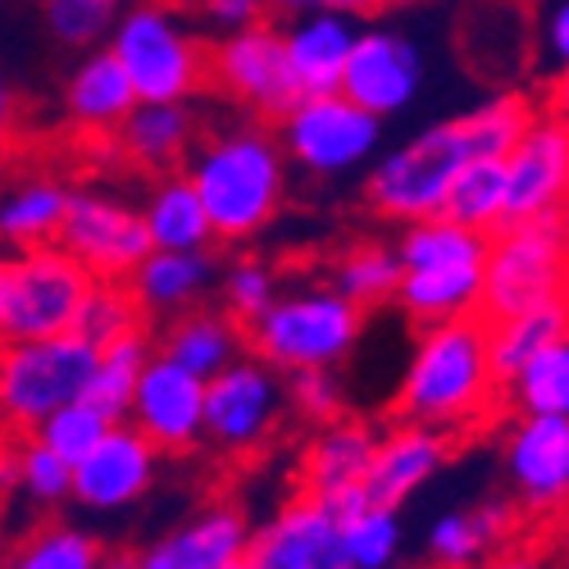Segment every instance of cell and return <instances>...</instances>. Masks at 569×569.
<instances>
[{"instance_id":"cell-9","label":"cell","mask_w":569,"mask_h":569,"mask_svg":"<svg viewBox=\"0 0 569 569\" xmlns=\"http://www.w3.org/2000/svg\"><path fill=\"white\" fill-rule=\"evenodd\" d=\"M288 415V373H278L251 351L206 378V447L228 460L260 456Z\"/></svg>"},{"instance_id":"cell-1","label":"cell","mask_w":569,"mask_h":569,"mask_svg":"<svg viewBox=\"0 0 569 569\" xmlns=\"http://www.w3.org/2000/svg\"><path fill=\"white\" fill-rule=\"evenodd\" d=\"M182 173L197 187L214 228V242L223 247H247L260 232H269L282 206H288V187H292L288 151H282L278 132L264 119L201 132Z\"/></svg>"},{"instance_id":"cell-48","label":"cell","mask_w":569,"mask_h":569,"mask_svg":"<svg viewBox=\"0 0 569 569\" xmlns=\"http://www.w3.org/2000/svg\"><path fill=\"white\" fill-rule=\"evenodd\" d=\"M269 10H278L282 19H297V14H342V19H369L378 6L373 0H269Z\"/></svg>"},{"instance_id":"cell-33","label":"cell","mask_w":569,"mask_h":569,"mask_svg":"<svg viewBox=\"0 0 569 569\" xmlns=\"http://www.w3.org/2000/svg\"><path fill=\"white\" fill-rule=\"evenodd\" d=\"M560 338H569V301H551V306H533V310L510 315V319H492L488 323V356H492L497 378L506 383L510 373H519L538 351L556 347Z\"/></svg>"},{"instance_id":"cell-4","label":"cell","mask_w":569,"mask_h":569,"mask_svg":"<svg viewBox=\"0 0 569 569\" xmlns=\"http://www.w3.org/2000/svg\"><path fill=\"white\" fill-rule=\"evenodd\" d=\"M106 46L123 64L137 101H197L210 87V41L169 0L123 6Z\"/></svg>"},{"instance_id":"cell-45","label":"cell","mask_w":569,"mask_h":569,"mask_svg":"<svg viewBox=\"0 0 569 569\" xmlns=\"http://www.w3.org/2000/svg\"><path fill=\"white\" fill-rule=\"evenodd\" d=\"M347 378L342 369H297L288 373V410L310 423V429H319V423L347 415Z\"/></svg>"},{"instance_id":"cell-53","label":"cell","mask_w":569,"mask_h":569,"mask_svg":"<svg viewBox=\"0 0 569 569\" xmlns=\"http://www.w3.org/2000/svg\"><path fill=\"white\" fill-rule=\"evenodd\" d=\"M6 278H10V256L0 251V342H6Z\"/></svg>"},{"instance_id":"cell-43","label":"cell","mask_w":569,"mask_h":569,"mask_svg":"<svg viewBox=\"0 0 569 569\" xmlns=\"http://www.w3.org/2000/svg\"><path fill=\"white\" fill-rule=\"evenodd\" d=\"M32 510H56L73 501V465L37 438H19V497Z\"/></svg>"},{"instance_id":"cell-54","label":"cell","mask_w":569,"mask_h":569,"mask_svg":"<svg viewBox=\"0 0 569 569\" xmlns=\"http://www.w3.org/2000/svg\"><path fill=\"white\" fill-rule=\"evenodd\" d=\"M10 506L0 501V560H6V551H10V515H6Z\"/></svg>"},{"instance_id":"cell-24","label":"cell","mask_w":569,"mask_h":569,"mask_svg":"<svg viewBox=\"0 0 569 569\" xmlns=\"http://www.w3.org/2000/svg\"><path fill=\"white\" fill-rule=\"evenodd\" d=\"M128 292L147 323H169L219 292L214 251H151L128 278Z\"/></svg>"},{"instance_id":"cell-22","label":"cell","mask_w":569,"mask_h":569,"mask_svg":"<svg viewBox=\"0 0 569 569\" xmlns=\"http://www.w3.org/2000/svg\"><path fill=\"white\" fill-rule=\"evenodd\" d=\"M519 506L510 497H483L473 506H451L423 529V556L433 569H479L515 542Z\"/></svg>"},{"instance_id":"cell-25","label":"cell","mask_w":569,"mask_h":569,"mask_svg":"<svg viewBox=\"0 0 569 569\" xmlns=\"http://www.w3.org/2000/svg\"><path fill=\"white\" fill-rule=\"evenodd\" d=\"M110 141L114 156L141 173H178L201 141V119L192 101H141Z\"/></svg>"},{"instance_id":"cell-19","label":"cell","mask_w":569,"mask_h":569,"mask_svg":"<svg viewBox=\"0 0 569 569\" xmlns=\"http://www.w3.org/2000/svg\"><path fill=\"white\" fill-rule=\"evenodd\" d=\"M501 164H506V187H510V219L565 214V206H569V123L538 110Z\"/></svg>"},{"instance_id":"cell-10","label":"cell","mask_w":569,"mask_h":569,"mask_svg":"<svg viewBox=\"0 0 569 569\" xmlns=\"http://www.w3.org/2000/svg\"><path fill=\"white\" fill-rule=\"evenodd\" d=\"M91 282L97 278H91L60 242L14 251L10 278H6V342L73 333Z\"/></svg>"},{"instance_id":"cell-8","label":"cell","mask_w":569,"mask_h":569,"mask_svg":"<svg viewBox=\"0 0 569 569\" xmlns=\"http://www.w3.org/2000/svg\"><path fill=\"white\" fill-rule=\"evenodd\" d=\"M273 132L288 151V164L323 182L369 169L383 151V119L360 110L342 91L297 97L288 114L273 119Z\"/></svg>"},{"instance_id":"cell-26","label":"cell","mask_w":569,"mask_h":569,"mask_svg":"<svg viewBox=\"0 0 569 569\" xmlns=\"http://www.w3.org/2000/svg\"><path fill=\"white\" fill-rule=\"evenodd\" d=\"M73 201V182L51 169H28L0 187V251H32L60 242V228Z\"/></svg>"},{"instance_id":"cell-36","label":"cell","mask_w":569,"mask_h":569,"mask_svg":"<svg viewBox=\"0 0 569 569\" xmlns=\"http://www.w3.org/2000/svg\"><path fill=\"white\" fill-rule=\"evenodd\" d=\"M447 219L473 228V232H497L510 223V187H506V164L501 160H469L442 206Z\"/></svg>"},{"instance_id":"cell-29","label":"cell","mask_w":569,"mask_h":569,"mask_svg":"<svg viewBox=\"0 0 569 569\" xmlns=\"http://www.w3.org/2000/svg\"><path fill=\"white\" fill-rule=\"evenodd\" d=\"M392 306L419 323H451L473 319L483 306V264H433V269H401V288Z\"/></svg>"},{"instance_id":"cell-11","label":"cell","mask_w":569,"mask_h":569,"mask_svg":"<svg viewBox=\"0 0 569 569\" xmlns=\"http://www.w3.org/2000/svg\"><path fill=\"white\" fill-rule=\"evenodd\" d=\"M60 247L106 282H128L132 269L151 256L141 206L114 187H73V201L60 228Z\"/></svg>"},{"instance_id":"cell-38","label":"cell","mask_w":569,"mask_h":569,"mask_svg":"<svg viewBox=\"0 0 569 569\" xmlns=\"http://www.w3.org/2000/svg\"><path fill=\"white\" fill-rule=\"evenodd\" d=\"M533 114H538V106L525 97V91H497V97H483L479 106H469L456 119L469 137L473 160H506V151L525 137Z\"/></svg>"},{"instance_id":"cell-6","label":"cell","mask_w":569,"mask_h":569,"mask_svg":"<svg viewBox=\"0 0 569 569\" xmlns=\"http://www.w3.org/2000/svg\"><path fill=\"white\" fill-rule=\"evenodd\" d=\"M569 301V228L565 214L510 219L488 237L479 319H510L533 306Z\"/></svg>"},{"instance_id":"cell-21","label":"cell","mask_w":569,"mask_h":569,"mask_svg":"<svg viewBox=\"0 0 569 569\" xmlns=\"http://www.w3.org/2000/svg\"><path fill=\"white\" fill-rule=\"evenodd\" d=\"M451 442L456 438L429 429V423H410V419L388 423V429L378 433V451H373L369 479H365L369 501L406 510L447 469Z\"/></svg>"},{"instance_id":"cell-28","label":"cell","mask_w":569,"mask_h":569,"mask_svg":"<svg viewBox=\"0 0 569 569\" xmlns=\"http://www.w3.org/2000/svg\"><path fill=\"white\" fill-rule=\"evenodd\" d=\"M156 351L182 369H192L197 378H214L232 360H242L251 347H247V323H237L223 306H197L160 323Z\"/></svg>"},{"instance_id":"cell-15","label":"cell","mask_w":569,"mask_h":569,"mask_svg":"<svg viewBox=\"0 0 569 569\" xmlns=\"http://www.w3.org/2000/svg\"><path fill=\"white\" fill-rule=\"evenodd\" d=\"M123 419L164 456L197 451L206 447V378L156 351L137 378Z\"/></svg>"},{"instance_id":"cell-42","label":"cell","mask_w":569,"mask_h":569,"mask_svg":"<svg viewBox=\"0 0 569 569\" xmlns=\"http://www.w3.org/2000/svg\"><path fill=\"white\" fill-rule=\"evenodd\" d=\"M137 328H147V319H141L132 292H128V282H106L97 278L91 282V292L78 310V323H73V333H82L91 347H110L128 333H137Z\"/></svg>"},{"instance_id":"cell-60","label":"cell","mask_w":569,"mask_h":569,"mask_svg":"<svg viewBox=\"0 0 569 569\" xmlns=\"http://www.w3.org/2000/svg\"><path fill=\"white\" fill-rule=\"evenodd\" d=\"M123 6H132V0H123Z\"/></svg>"},{"instance_id":"cell-61","label":"cell","mask_w":569,"mask_h":569,"mask_svg":"<svg viewBox=\"0 0 569 569\" xmlns=\"http://www.w3.org/2000/svg\"><path fill=\"white\" fill-rule=\"evenodd\" d=\"M37 6H46V0H37Z\"/></svg>"},{"instance_id":"cell-20","label":"cell","mask_w":569,"mask_h":569,"mask_svg":"<svg viewBox=\"0 0 569 569\" xmlns=\"http://www.w3.org/2000/svg\"><path fill=\"white\" fill-rule=\"evenodd\" d=\"M251 515L232 501H214L182 519L156 542L132 551L137 569H237L251 542Z\"/></svg>"},{"instance_id":"cell-57","label":"cell","mask_w":569,"mask_h":569,"mask_svg":"<svg viewBox=\"0 0 569 569\" xmlns=\"http://www.w3.org/2000/svg\"><path fill=\"white\" fill-rule=\"evenodd\" d=\"M10 442V429H6V419H0V447H6Z\"/></svg>"},{"instance_id":"cell-50","label":"cell","mask_w":569,"mask_h":569,"mask_svg":"<svg viewBox=\"0 0 569 569\" xmlns=\"http://www.w3.org/2000/svg\"><path fill=\"white\" fill-rule=\"evenodd\" d=\"M19 497V438H10L0 447V501H14Z\"/></svg>"},{"instance_id":"cell-49","label":"cell","mask_w":569,"mask_h":569,"mask_svg":"<svg viewBox=\"0 0 569 569\" xmlns=\"http://www.w3.org/2000/svg\"><path fill=\"white\" fill-rule=\"evenodd\" d=\"M479 569H551V560L542 556V551H533V547H506V551H497L488 565H479Z\"/></svg>"},{"instance_id":"cell-37","label":"cell","mask_w":569,"mask_h":569,"mask_svg":"<svg viewBox=\"0 0 569 569\" xmlns=\"http://www.w3.org/2000/svg\"><path fill=\"white\" fill-rule=\"evenodd\" d=\"M338 542L351 569H392L401 565L406 547V519L397 506L365 501L360 510L338 519Z\"/></svg>"},{"instance_id":"cell-31","label":"cell","mask_w":569,"mask_h":569,"mask_svg":"<svg viewBox=\"0 0 569 569\" xmlns=\"http://www.w3.org/2000/svg\"><path fill=\"white\" fill-rule=\"evenodd\" d=\"M106 560L110 551L91 529L73 519H46L10 542L0 569H106Z\"/></svg>"},{"instance_id":"cell-32","label":"cell","mask_w":569,"mask_h":569,"mask_svg":"<svg viewBox=\"0 0 569 569\" xmlns=\"http://www.w3.org/2000/svg\"><path fill=\"white\" fill-rule=\"evenodd\" d=\"M328 282L356 301L360 310L373 306H392L397 288H401V256L392 242H378V237H360V242H347L333 264H328Z\"/></svg>"},{"instance_id":"cell-14","label":"cell","mask_w":569,"mask_h":569,"mask_svg":"<svg viewBox=\"0 0 569 569\" xmlns=\"http://www.w3.org/2000/svg\"><path fill=\"white\" fill-rule=\"evenodd\" d=\"M378 433L383 429L360 415H338V419L319 423V429H310L301 460H297L301 492L323 501L338 519L360 510L369 501L365 479H369V465L378 451Z\"/></svg>"},{"instance_id":"cell-35","label":"cell","mask_w":569,"mask_h":569,"mask_svg":"<svg viewBox=\"0 0 569 569\" xmlns=\"http://www.w3.org/2000/svg\"><path fill=\"white\" fill-rule=\"evenodd\" d=\"M501 406L515 415L569 419V338L538 351L519 373L501 383Z\"/></svg>"},{"instance_id":"cell-41","label":"cell","mask_w":569,"mask_h":569,"mask_svg":"<svg viewBox=\"0 0 569 569\" xmlns=\"http://www.w3.org/2000/svg\"><path fill=\"white\" fill-rule=\"evenodd\" d=\"M278 292H282V278L264 256H232L228 264H219V306L237 323H256Z\"/></svg>"},{"instance_id":"cell-52","label":"cell","mask_w":569,"mask_h":569,"mask_svg":"<svg viewBox=\"0 0 569 569\" xmlns=\"http://www.w3.org/2000/svg\"><path fill=\"white\" fill-rule=\"evenodd\" d=\"M547 114H556L560 123H569V64L551 73L547 82Z\"/></svg>"},{"instance_id":"cell-46","label":"cell","mask_w":569,"mask_h":569,"mask_svg":"<svg viewBox=\"0 0 569 569\" xmlns=\"http://www.w3.org/2000/svg\"><path fill=\"white\" fill-rule=\"evenodd\" d=\"M197 14L210 32L228 37V32H247V28L264 23L269 0H197Z\"/></svg>"},{"instance_id":"cell-51","label":"cell","mask_w":569,"mask_h":569,"mask_svg":"<svg viewBox=\"0 0 569 569\" xmlns=\"http://www.w3.org/2000/svg\"><path fill=\"white\" fill-rule=\"evenodd\" d=\"M14 128H19V101H14V87H10L6 69H0V151L10 147Z\"/></svg>"},{"instance_id":"cell-39","label":"cell","mask_w":569,"mask_h":569,"mask_svg":"<svg viewBox=\"0 0 569 569\" xmlns=\"http://www.w3.org/2000/svg\"><path fill=\"white\" fill-rule=\"evenodd\" d=\"M156 356V338L147 328H137V333L110 342L97 351V369H91V383H87V401L101 406L110 419H123L128 415V401H132V388L147 360Z\"/></svg>"},{"instance_id":"cell-27","label":"cell","mask_w":569,"mask_h":569,"mask_svg":"<svg viewBox=\"0 0 569 569\" xmlns=\"http://www.w3.org/2000/svg\"><path fill=\"white\" fill-rule=\"evenodd\" d=\"M360 19L342 14H297L282 19V51L297 82V97H323V91H342V73L351 60Z\"/></svg>"},{"instance_id":"cell-18","label":"cell","mask_w":569,"mask_h":569,"mask_svg":"<svg viewBox=\"0 0 569 569\" xmlns=\"http://www.w3.org/2000/svg\"><path fill=\"white\" fill-rule=\"evenodd\" d=\"M237 569H351L338 542V515L323 501L297 492L264 525L251 529Z\"/></svg>"},{"instance_id":"cell-59","label":"cell","mask_w":569,"mask_h":569,"mask_svg":"<svg viewBox=\"0 0 569 569\" xmlns=\"http://www.w3.org/2000/svg\"><path fill=\"white\" fill-rule=\"evenodd\" d=\"M565 228H569V206H565Z\"/></svg>"},{"instance_id":"cell-16","label":"cell","mask_w":569,"mask_h":569,"mask_svg":"<svg viewBox=\"0 0 569 569\" xmlns=\"http://www.w3.org/2000/svg\"><path fill=\"white\" fill-rule=\"evenodd\" d=\"M506 497L525 515H556L569 506V419L515 415L501 442Z\"/></svg>"},{"instance_id":"cell-3","label":"cell","mask_w":569,"mask_h":569,"mask_svg":"<svg viewBox=\"0 0 569 569\" xmlns=\"http://www.w3.org/2000/svg\"><path fill=\"white\" fill-rule=\"evenodd\" d=\"M365 323L369 310L347 301L328 278L282 282L273 306L247 323V347L278 373L342 369L365 338Z\"/></svg>"},{"instance_id":"cell-55","label":"cell","mask_w":569,"mask_h":569,"mask_svg":"<svg viewBox=\"0 0 569 569\" xmlns=\"http://www.w3.org/2000/svg\"><path fill=\"white\" fill-rule=\"evenodd\" d=\"M106 569H137V560H132V551H114V556L106 560Z\"/></svg>"},{"instance_id":"cell-13","label":"cell","mask_w":569,"mask_h":569,"mask_svg":"<svg viewBox=\"0 0 569 569\" xmlns=\"http://www.w3.org/2000/svg\"><path fill=\"white\" fill-rule=\"evenodd\" d=\"M210 87L251 119H282L297 101V82L282 51V28L256 23L247 32H228L210 46Z\"/></svg>"},{"instance_id":"cell-58","label":"cell","mask_w":569,"mask_h":569,"mask_svg":"<svg viewBox=\"0 0 569 569\" xmlns=\"http://www.w3.org/2000/svg\"><path fill=\"white\" fill-rule=\"evenodd\" d=\"M392 569H433V565H406V560H401V565H392Z\"/></svg>"},{"instance_id":"cell-30","label":"cell","mask_w":569,"mask_h":569,"mask_svg":"<svg viewBox=\"0 0 569 569\" xmlns=\"http://www.w3.org/2000/svg\"><path fill=\"white\" fill-rule=\"evenodd\" d=\"M141 219H147L151 251H214V228L187 173H156L141 192Z\"/></svg>"},{"instance_id":"cell-12","label":"cell","mask_w":569,"mask_h":569,"mask_svg":"<svg viewBox=\"0 0 569 569\" xmlns=\"http://www.w3.org/2000/svg\"><path fill=\"white\" fill-rule=\"evenodd\" d=\"M423 82H429V60H423V46L406 28L360 23L342 73V97H351L360 110L388 123L419 101Z\"/></svg>"},{"instance_id":"cell-44","label":"cell","mask_w":569,"mask_h":569,"mask_svg":"<svg viewBox=\"0 0 569 569\" xmlns=\"http://www.w3.org/2000/svg\"><path fill=\"white\" fill-rule=\"evenodd\" d=\"M110 423H119V419H110L101 406H91L87 397H78V401H69V406H60L32 438L46 442L56 456H64L69 465H78L91 447H97V442L110 433Z\"/></svg>"},{"instance_id":"cell-40","label":"cell","mask_w":569,"mask_h":569,"mask_svg":"<svg viewBox=\"0 0 569 569\" xmlns=\"http://www.w3.org/2000/svg\"><path fill=\"white\" fill-rule=\"evenodd\" d=\"M119 14H123V0H46L41 6L46 32L56 37V46L78 51V56L106 46Z\"/></svg>"},{"instance_id":"cell-23","label":"cell","mask_w":569,"mask_h":569,"mask_svg":"<svg viewBox=\"0 0 569 569\" xmlns=\"http://www.w3.org/2000/svg\"><path fill=\"white\" fill-rule=\"evenodd\" d=\"M137 106L141 101H137V91H132L123 64L110 56V46L82 51L73 60V69L64 73V82H60V114L82 137L110 141Z\"/></svg>"},{"instance_id":"cell-5","label":"cell","mask_w":569,"mask_h":569,"mask_svg":"<svg viewBox=\"0 0 569 569\" xmlns=\"http://www.w3.org/2000/svg\"><path fill=\"white\" fill-rule=\"evenodd\" d=\"M473 160L460 119H438L410 132L397 147L378 151L365 169V206L388 223L433 219L447 206L456 173Z\"/></svg>"},{"instance_id":"cell-2","label":"cell","mask_w":569,"mask_h":569,"mask_svg":"<svg viewBox=\"0 0 569 569\" xmlns=\"http://www.w3.org/2000/svg\"><path fill=\"white\" fill-rule=\"evenodd\" d=\"M501 410V378L488 356V323L451 319L419 328L397 383V415L460 438Z\"/></svg>"},{"instance_id":"cell-34","label":"cell","mask_w":569,"mask_h":569,"mask_svg":"<svg viewBox=\"0 0 569 569\" xmlns=\"http://www.w3.org/2000/svg\"><path fill=\"white\" fill-rule=\"evenodd\" d=\"M397 256L401 269H433V264H483L488 260V232H473L447 214L415 219L397 228Z\"/></svg>"},{"instance_id":"cell-56","label":"cell","mask_w":569,"mask_h":569,"mask_svg":"<svg viewBox=\"0 0 569 569\" xmlns=\"http://www.w3.org/2000/svg\"><path fill=\"white\" fill-rule=\"evenodd\" d=\"M378 10H415V6H423V0H373Z\"/></svg>"},{"instance_id":"cell-7","label":"cell","mask_w":569,"mask_h":569,"mask_svg":"<svg viewBox=\"0 0 569 569\" xmlns=\"http://www.w3.org/2000/svg\"><path fill=\"white\" fill-rule=\"evenodd\" d=\"M97 347L82 333L0 342V419L10 438H32L60 406L87 397Z\"/></svg>"},{"instance_id":"cell-47","label":"cell","mask_w":569,"mask_h":569,"mask_svg":"<svg viewBox=\"0 0 569 569\" xmlns=\"http://www.w3.org/2000/svg\"><path fill=\"white\" fill-rule=\"evenodd\" d=\"M538 46L556 69L569 64V0H547L542 23H538Z\"/></svg>"},{"instance_id":"cell-17","label":"cell","mask_w":569,"mask_h":569,"mask_svg":"<svg viewBox=\"0 0 569 569\" xmlns=\"http://www.w3.org/2000/svg\"><path fill=\"white\" fill-rule=\"evenodd\" d=\"M164 451L147 442L128 419L110 423V433L73 465V501L91 515H119L147 501L160 479Z\"/></svg>"}]
</instances>
